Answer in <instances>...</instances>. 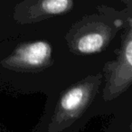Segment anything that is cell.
<instances>
[{"instance_id": "obj_1", "label": "cell", "mask_w": 132, "mask_h": 132, "mask_svg": "<svg viewBox=\"0 0 132 132\" xmlns=\"http://www.w3.org/2000/svg\"><path fill=\"white\" fill-rule=\"evenodd\" d=\"M104 64L69 51L64 36L16 38L0 42V90L16 94H50Z\"/></svg>"}, {"instance_id": "obj_2", "label": "cell", "mask_w": 132, "mask_h": 132, "mask_svg": "<svg viewBox=\"0 0 132 132\" xmlns=\"http://www.w3.org/2000/svg\"><path fill=\"white\" fill-rule=\"evenodd\" d=\"M110 0H0V42L65 36L76 22Z\"/></svg>"}, {"instance_id": "obj_3", "label": "cell", "mask_w": 132, "mask_h": 132, "mask_svg": "<svg viewBox=\"0 0 132 132\" xmlns=\"http://www.w3.org/2000/svg\"><path fill=\"white\" fill-rule=\"evenodd\" d=\"M102 87V72H98L50 94L33 132H79L94 118L111 116L127 92L119 101L107 102Z\"/></svg>"}, {"instance_id": "obj_4", "label": "cell", "mask_w": 132, "mask_h": 132, "mask_svg": "<svg viewBox=\"0 0 132 132\" xmlns=\"http://www.w3.org/2000/svg\"><path fill=\"white\" fill-rule=\"evenodd\" d=\"M132 9L102 5L83 16L64 36L69 51L83 59L105 64L116 56Z\"/></svg>"}, {"instance_id": "obj_5", "label": "cell", "mask_w": 132, "mask_h": 132, "mask_svg": "<svg viewBox=\"0 0 132 132\" xmlns=\"http://www.w3.org/2000/svg\"><path fill=\"white\" fill-rule=\"evenodd\" d=\"M102 96L107 102L119 101L132 88V18L127 23L116 56L102 69Z\"/></svg>"}, {"instance_id": "obj_6", "label": "cell", "mask_w": 132, "mask_h": 132, "mask_svg": "<svg viewBox=\"0 0 132 132\" xmlns=\"http://www.w3.org/2000/svg\"><path fill=\"white\" fill-rule=\"evenodd\" d=\"M105 132H132V88L111 115Z\"/></svg>"}]
</instances>
